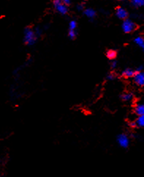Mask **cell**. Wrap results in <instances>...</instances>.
I'll list each match as a JSON object with an SVG mask.
<instances>
[{
    "instance_id": "6da1fadb",
    "label": "cell",
    "mask_w": 144,
    "mask_h": 177,
    "mask_svg": "<svg viewBox=\"0 0 144 177\" xmlns=\"http://www.w3.org/2000/svg\"><path fill=\"white\" fill-rule=\"evenodd\" d=\"M116 142L118 146L122 149H127L130 146V137L124 133H121L117 136Z\"/></svg>"
},
{
    "instance_id": "7a4b0ae2",
    "label": "cell",
    "mask_w": 144,
    "mask_h": 177,
    "mask_svg": "<svg viewBox=\"0 0 144 177\" xmlns=\"http://www.w3.org/2000/svg\"><path fill=\"white\" fill-rule=\"evenodd\" d=\"M36 40L35 34L31 29H26L24 32V41L26 44L33 45Z\"/></svg>"
},
{
    "instance_id": "3957f363",
    "label": "cell",
    "mask_w": 144,
    "mask_h": 177,
    "mask_svg": "<svg viewBox=\"0 0 144 177\" xmlns=\"http://www.w3.org/2000/svg\"><path fill=\"white\" fill-rule=\"evenodd\" d=\"M53 5L56 10L61 14H66L68 11L67 4H64L61 0H53Z\"/></svg>"
},
{
    "instance_id": "277c9868",
    "label": "cell",
    "mask_w": 144,
    "mask_h": 177,
    "mask_svg": "<svg viewBox=\"0 0 144 177\" xmlns=\"http://www.w3.org/2000/svg\"><path fill=\"white\" fill-rule=\"evenodd\" d=\"M136 25L134 22H132L131 20H129V19H126L124 22H123L122 25V29L124 30V33H130L131 32H133V30H135V29Z\"/></svg>"
},
{
    "instance_id": "5b68a950",
    "label": "cell",
    "mask_w": 144,
    "mask_h": 177,
    "mask_svg": "<svg viewBox=\"0 0 144 177\" xmlns=\"http://www.w3.org/2000/svg\"><path fill=\"white\" fill-rule=\"evenodd\" d=\"M135 85L139 87H144V72H136L133 77Z\"/></svg>"
},
{
    "instance_id": "8992f818",
    "label": "cell",
    "mask_w": 144,
    "mask_h": 177,
    "mask_svg": "<svg viewBox=\"0 0 144 177\" xmlns=\"http://www.w3.org/2000/svg\"><path fill=\"white\" fill-rule=\"evenodd\" d=\"M134 112L138 116H144V104L138 103L135 106Z\"/></svg>"
},
{
    "instance_id": "52a82bcc",
    "label": "cell",
    "mask_w": 144,
    "mask_h": 177,
    "mask_svg": "<svg viewBox=\"0 0 144 177\" xmlns=\"http://www.w3.org/2000/svg\"><path fill=\"white\" fill-rule=\"evenodd\" d=\"M116 16L121 19H125L128 16L127 10L122 7H118L116 9Z\"/></svg>"
},
{
    "instance_id": "ba28073f",
    "label": "cell",
    "mask_w": 144,
    "mask_h": 177,
    "mask_svg": "<svg viewBox=\"0 0 144 177\" xmlns=\"http://www.w3.org/2000/svg\"><path fill=\"white\" fill-rule=\"evenodd\" d=\"M136 72H135L133 69H130V68H127V69H125L121 73V75L124 77V78H132L134 77L135 74Z\"/></svg>"
},
{
    "instance_id": "9c48e42d",
    "label": "cell",
    "mask_w": 144,
    "mask_h": 177,
    "mask_svg": "<svg viewBox=\"0 0 144 177\" xmlns=\"http://www.w3.org/2000/svg\"><path fill=\"white\" fill-rule=\"evenodd\" d=\"M133 98H134V96H133V93L131 92H125V93L121 95V100L125 101V102L131 101L133 99Z\"/></svg>"
},
{
    "instance_id": "30bf717a",
    "label": "cell",
    "mask_w": 144,
    "mask_h": 177,
    "mask_svg": "<svg viewBox=\"0 0 144 177\" xmlns=\"http://www.w3.org/2000/svg\"><path fill=\"white\" fill-rule=\"evenodd\" d=\"M135 122V127H140V128H144V116H140L138 117Z\"/></svg>"
},
{
    "instance_id": "8fae6325",
    "label": "cell",
    "mask_w": 144,
    "mask_h": 177,
    "mask_svg": "<svg viewBox=\"0 0 144 177\" xmlns=\"http://www.w3.org/2000/svg\"><path fill=\"white\" fill-rule=\"evenodd\" d=\"M135 43L139 47L141 48V49L144 52V39L143 38L140 37V36H138V37H137L135 39Z\"/></svg>"
},
{
    "instance_id": "7c38bea8",
    "label": "cell",
    "mask_w": 144,
    "mask_h": 177,
    "mask_svg": "<svg viewBox=\"0 0 144 177\" xmlns=\"http://www.w3.org/2000/svg\"><path fill=\"white\" fill-rule=\"evenodd\" d=\"M135 7H142L144 5V0H130Z\"/></svg>"
},
{
    "instance_id": "4fadbf2b",
    "label": "cell",
    "mask_w": 144,
    "mask_h": 177,
    "mask_svg": "<svg viewBox=\"0 0 144 177\" xmlns=\"http://www.w3.org/2000/svg\"><path fill=\"white\" fill-rule=\"evenodd\" d=\"M85 15L88 18H94L95 16V11L92 9L89 8L85 10Z\"/></svg>"
},
{
    "instance_id": "5bb4252c",
    "label": "cell",
    "mask_w": 144,
    "mask_h": 177,
    "mask_svg": "<svg viewBox=\"0 0 144 177\" xmlns=\"http://www.w3.org/2000/svg\"><path fill=\"white\" fill-rule=\"evenodd\" d=\"M106 55H107V57H108L110 60H113V59H115V57H116V52L113 50H109L106 53Z\"/></svg>"
},
{
    "instance_id": "9a60e30c",
    "label": "cell",
    "mask_w": 144,
    "mask_h": 177,
    "mask_svg": "<svg viewBox=\"0 0 144 177\" xmlns=\"http://www.w3.org/2000/svg\"><path fill=\"white\" fill-rule=\"evenodd\" d=\"M69 27H70V30H75L77 27V24L75 21H71L70 22V25H69Z\"/></svg>"
},
{
    "instance_id": "2e32d148",
    "label": "cell",
    "mask_w": 144,
    "mask_h": 177,
    "mask_svg": "<svg viewBox=\"0 0 144 177\" xmlns=\"http://www.w3.org/2000/svg\"><path fill=\"white\" fill-rule=\"evenodd\" d=\"M69 35H70V37L71 38H75L76 35V31H75V30H70V32H69Z\"/></svg>"
},
{
    "instance_id": "e0dca14e",
    "label": "cell",
    "mask_w": 144,
    "mask_h": 177,
    "mask_svg": "<svg viewBox=\"0 0 144 177\" xmlns=\"http://www.w3.org/2000/svg\"><path fill=\"white\" fill-rule=\"evenodd\" d=\"M116 66H117L116 61H113L111 63H110V67H111L112 69H115Z\"/></svg>"
},
{
    "instance_id": "ac0fdd59",
    "label": "cell",
    "mask_w": 144,
    "mask_h": 177,
    "mask_svg": "<svg viewBox=\"0 0 144 177\" xmlns=\"http://www.w3.org/2000/svg\"><path fill=\"white\" fill-rule=\"evenodd\" d=\"M136 72H143V66H139V67L136 69Z\"/></svg>"
},
{
    "instance_id": "d6986e66",
    "label": "cell",
    "mask_w": 144,
    "mask_h": 177,
    "mask_svg": "<svg viewBox=\"0 0 144 177\" xmlns=\"http://www.w3.org/2000/svg\"><path fill=\"white\" fill-rule=\"evenodd\" d=\"M113 79H114V77H113V75L110 74V75H108V79H109V80H113Z\"/></svg>"
},
{
    "instance_id": "ffe728a7",
    "label": "cell",
    "mask_w": 144,
    "mask_h": 177,
    "mask_svg": "<svg viewBox=\"0 0 144 177\" xmlns=\"http://www.w3.org/2000/svg\"><path fill=\"white\" fill-rule=\"evenodd\" d=\"M61 1H62L63 2L66 4H68L70 3V0H61Z\"/></svg>"
}]
</instances>
